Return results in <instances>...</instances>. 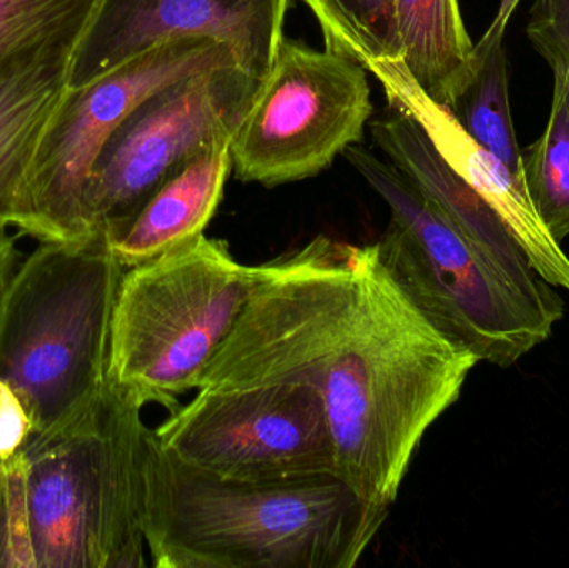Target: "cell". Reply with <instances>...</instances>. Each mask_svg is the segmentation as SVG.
<instances>
[{"instance_id":"cell-11","label":"cell","mask_w":569,"mask_h":568,"mask_svg":"<svg viewBox=\"0 0 569 568\" xmlns=\"http://www.w3.org/2000/svg\"><path fill=\"white\" fill-rule=\"evenodd\" d=\"M290 0H102L80 42L69 89L182 39L226 43L237 66L266 79L276 62Z\"/></svg>"},{"instance_id":"cell-20","label":"cell","mask_w":569,"mask_h":568,"mask_svg":"<svg viewBox=\"0 0 569 568\" xmlns=\"http://www.w3.org/2000/svg\"><path fill=\"white\" fill-rule=\"evenodd\" d=\"M553 93L543 133L523 153L528 193L551 236L569 237V66L551 63Z\"/></svg>"},{"instance_id":"cell-5","label":"cell","mask_w":569,"mask_h":568,"mask_svg":"<svg viewBox=\"0 0 569 568\" xmlns=\"http://www.w3.org/2000/svg\"><path fill=\"white\" fill-rule=\"evenodd\" d=\"M143 407L112 383L57 429L30 436L27 494L37 568H146Z\"/></svg>"},{"instance_id":"cell-21","label":"cell","mask_w":569,"mask_h":568,"mask_svg":"<svg viewBox=\"0 0 569 568\" xmlns=\"http://www.w3.org/2000/svg\"><path fill=\"white\" fill-rule=\"evenodd\" d=\"M0 568H37L27 494V457L0 460Z\"/></svg>"},{"instance_id":"cell-12","label":"cell","mask_w":569,"mask_h":568,"mask_svg":"<svg viewBox=\"0 0 569 568\" xmlns=\"http://www.w3.org/2000/svg\"><path fill=\"white\" fill-rule=\"evenodd\" d=\"M377 79L391 107L408 110L427 130L448 166L500 216L535 272L569 292V256L541 220L525 180L478 143L448 107L428 99L405 66L380 73Z\"/></svg>"},{"instance_id":"cell-26","label":"cell","mask_w":569,"mask_h":568,"mask_svg":"<svg viewBox=\"0 0 569 568\" xmlns=\"http://www.w3.org/2000/svg\"><path fill=\"white\" fill-rule=\"evenodd\" d=\"M17 262L9 263V266L2 267L0 269V290H2L3 283L7 282V279H9L10 273L13 272V269H16Z\"/></svg>"},{"instance_id":"cell-8","label":"cell","mask_w":569,"mask_h":568,"mask_svg":"<svg viewBox=\"0 0 569 568\" xmlns=\"http://www.w3.org/2000/svg\"><path fill=\"white\" fill-rule=\"evenodd\" d=\"M262 79L239 66L176 80L139 103L100 150L83 193L90 232L112 239L200 153L232 142Z\"/></svg>"},{"instance_id":"cell-9","label":"cell","mask_w":569,"mask_h":568,"mask_svg":"<svg viewBox=\"0 0 569 568\" xmlns=\"http://www.w3.org/2000/svg\"><path fill=\"white\" fill-rule=\"evenodd\" d=\"M371 112L360 63L283 39L230 142L237 179L277 187L318 176L363 140Z\"/></svg>"},{"instance_id":"cell-2","label":"cell","mask_w":569,"mask_h":568,"mask_svg":"<svg viewBox=\"0 0 569 568\" xmlns=\"http://www.w3.org/2000/svg\"><path fill=\"white\" fill-rule=\"evenodd\" d=\"M388 517L335 476L219 479L170 456L150 430L143 536L157 568H351Z\"/></svg>"},{"instance_id":"cell-14","label":"cell","mask_w":569,"mask_h":568,"mask_svg":"<svg viewBox=\"0 0 569 568\" xmlns=\"http://www.w3.org/2000/svg\"><path fill=\"white\" fill-rule=\"evenodd\" d=\"M232 170L230 142L200 153L143 203L122 232L109 239L113 256L129 269L206 233Z\"/></svg>"},{"instance_id":"cell-6","label":"cell","mask_w":569,"mask_h":568,"mask_svg":"<svg viewBox=\"0 0 569 568\" xmlns=\"http://www.w3.org/2000/svg\"><path fill=\"white\" fill-rule=\"evenodd\" d=\"M256 266H243L226 240L206 233L120 280L110 330L107 380L146 407H180L246 309Z\"/></svg>"},{"instance_id":"cell-13","label":"cell","mask_w":569,"mask_h":568,"mask_svg":"<svg viewBox=\"0 0 569 568\" xmlns=\"http://www.w3.org/2000/svg\"><path fill=\"white\" fill-rule=\"evenodd\" d=\"M370 130L388 160L403 170L468 239L508 266L533 269L500 216L448 166L408 110L391 107Z\"/></svg>"},{"instance_id":"cell-3","label":"cell","mask_w":569,"mask_h":568,"mask_svg":"<svg viewBox=\"0 0 569 568\" xmlns=\"http://www.w3.org/2000/svg\"><path fill=\"white\" fill-rule=\"evenodd\" d=\"M343 156L390 209L381 262L441 332L501 369L550 340L565 317L557 287L468 239L390 160L360 146Z\"/></svg>"},{"instance_id":"cell-4","label":"cell","mask_w":569,"mask_h":568,"mask_svg":"<svg viewBox=\"0 0 569 568\" xmlns=\"http://www.w3.org/2000/svg\"><path fill=\"white\" fill-rule=\"evenodd\" d=\"M126 267L106 233L40 242L0 290V379L32 436L82 412L106 389L113 307Z\"/></svg>"},{"instance_id":"cell-18","label":"cell","mask_w":569,"mask_h":568,"mask_svg":"<svg viewBox=\"0 0 569 568\" xmlns=\"http://www.w3.org/2000/svg\"><path fill=\"white\" fill-rule=\"evenodd\" d=\"M445 107L453 112L461 127L478 143L525 180L523 153L511 117L505 37H487L483 33L475 43L470 76L450 106Z\"/></svg>"},{"instance_id":"cell-19","label":"cell","mask_w":569,"mask_h":568,"mask_svg":"<svg viewBox=\"0 0 569 568\" xmlns=\"http://www.w3.org/2000/svg\"><path fill=\"white\" fill-rule=\"evenodd\" d=\"M311 10L325 49L360 63L375 77L403 66L395 0H301Z\"/></svg>"},{"instance_id":"cell-23","label":"cell","mask_w":569,"mask_h":568,"mask_svg":"<svg viewBox=\"0 0 569 568\" xmlns=\"http://www.w3.org/2000/svg\"><path fill=\"white\" fill-rule=\"evenodd\" d=\"M32 420L16 390L0 379V460L12 459L26 449L32 436Z\"/></svg>"},{"instance_id":"cell-22","label":"cell","mask_w":569,"mask_h":568,"mask_svg":"<svg viewBox=\"0 0 569 568\" xmlns=\"http://www.w3.org/2000/svg\"><path fill=\"white\" fill-rule=\"evenodd\" d=\"M527 36L548 66H569V0H535Z\"/></svg>"},{"instance_id":"cell-7","label":"cell","mask_w":569,"mask_h":568,"mask_svg":"<svg viewBox=\"0 0 569 568\" xmlns=\"http://www.w3.org/2000/svg\"><path fill=\"white\" fill-rule=\"evenodd\" d=\"M237 66L230 47L182 39L157 47L107 76L67 90L40 140L13 227L39 242L96 236L83 212L90 170L117 127L147 97L183 77Z\"/></svg>"},{"instance_id":"cell-10","label":"cell","mask_w":569,"mask_h":568,"mask_svg":"<svg viewBox=\"0 0 569 568\" xmlns=\"http://www.w3.org/2000/svg\"><path fill=\"white\" fill-rule=\"evenodd\" d=\"M153 430L170 456L219 479L280 484L338 477L323 402L301 383L199 390Z\"/></svg>"},{"instance_id":"cell-15","label":"cell","mask_w":569,"mask_h":568,"mask_svg":"<svg viewBox=\"0 0 569 568\" xmlns=\"http://www.w3.org/2000/svg\"><path fill=\"white\" fill-rule=\"evenodd\" d=\"M395 10L408 76L428 99L450 106L473 62L460 0H395Z\"/></svg>"},{"instance_id":"cell-1","label":"cell","mask_w":569,"mask_h":568,"mask_svg":"<svg viewBox=\"0 0 569 568\" xmlns=\"http://www.w3.org/2000/svg\"><path fill=\"white\" fill-rule=\"evenodd\" d=\"M478 363L415 306L377 243L318 236L256 266L246 309L197 390L310 387L338 477L388 517L425 436Z\"/></svg>"},{"instance_id":"cell-24","label":"cell","mask_w":569,"mask_h":568,"mask_svg":"<svg viewBox=\"0 0 569 568\" xmlns=\"http://www.w3.org/2000/svg\"><path fill=\"white\" fill-rule=\"evenodd\" d=\"M521 0H500L498 6L497 16H495L493 22L488 27L485 36L488 37H505L507 32L508 23H510L511 17H513L515 10L520 6Z\"/></svg>"},{"instance_id":"cell-17","label":"cell","mask_w":569,"mask_h":568,"mask_svg":"<svg viewBox=\"0 0 569 568\" xmlns=\"http://www.w3.org/2000/svg\"><path fill=\"white\" fill-rule=\"evenodd\" d=\"M102 0H0V82L72 66Z\"/></svg>"},{"instance_id":"cell-25","label":"cell","mask_w":569,"mask_h":568,"mask_svg":"<svg viewBox=\"0 0 569 568\" xmlns=\"http://www.w3.org/2000/svg\"><path fill=\"white\" fill-rule=\"evenodd\" d=\"M16 240L7 233V230H0V269L17 262Z\"/></svg>"},{"instance_id":"cell-16","label":"cell","mask_w":569,"mask_h":568,"mask_svg":"<svg viewBox=\"0 0 569 568\" xmlns=\"http://www.w3.org/2000/svg\"><path fill=\"white\" fill-rule=\"evenodd\" d=\"M70 66H50L0 82V230L13 227L23 183L57 107Z\"/></svg>"}]
</instances>
